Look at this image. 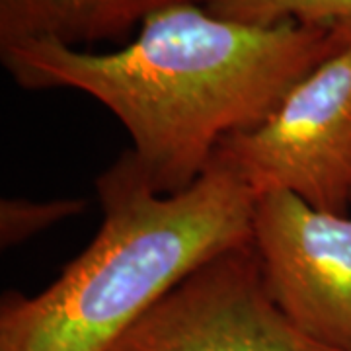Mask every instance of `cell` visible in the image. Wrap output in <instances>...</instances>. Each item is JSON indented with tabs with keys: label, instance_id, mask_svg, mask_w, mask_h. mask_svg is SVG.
<instances>
[{
	"label": "cell",
	"instance_id": "7a4b0ae2",
	"mask_svg": "<svg viewBox=\"0 0 351 351\" xmlns=\"http://www.w3.org/2000/svg\"><path fill=\"white\" fill-rule=\"evenodd\" d=\"M96 189L101 223L86 248L38 295H2L0 351H106L201 263L252 242L256 195L221 168L160 195L125 151Z\"/></svg>",
	"mask_w": 351,
	"mask_h": 351
},
{
	"label": "cell",
	"instance_id": "6da1fadb",
	"mask_svg": "<svg viewBox=\"0 0 351 351\" xmlns=\"http://www.w3.org/2000/svg\"><path fill=\"white\" fill-rule=\"evenodd\" d=\"M348 43L330 27L246 24L186 2L152 14L117 51L27 41L0 49V59L25 90L69 88L106 106L149 186L176 195L205 174L223 138L262 123Z\"/></svg>",
	"mask_w": 351,
	"mask_h": 351
},
{
	"label": "cell",
	"instance_id": "277c9868",
	"mask_svg": "<svg viewBox=\"0 0 351 351\" xmlns=\"http://www.w3.org/2000/svg\"><path fill=\"white\" fill-rule=\"evenodd\" d=\"M106 351H326L301 336L263 285L252 242L166 291Z\"/></svg>",
	"mask_w": 351,
	"mask_h": 351
},
{
	"label": "cell",
	"instance_id": "52a82bcc",
	"mask_svg": "<svg viewBox=\"0 0 351 351\" xmlns=\"http://www.w3.org/2000/svg\"><path fill=\"white\" fill-rule=\"evenodd\" d=\"M209 12L246 24L297 22L330 27L351 38V0H205Z\"/></svg>",
	"mask_w": 351,
	"mask_h": 351
},
{
	"label": "cell",
	"instance_id": "ba28073f",
	"mask_svg": "<svg viewBox=\"0 0 351 351\" xmlns=\"http://www.w3.org/2000/svg\"><path fill=\"white\" fill-rule=\"evenodd\" d=\"M80 197L34 201L24 197H8L0 201V244L12 248L25 240L45 232L51 226L73 219L86 209Z\"/></svg>",
	"mask_w": 351,
	"mask_h": 351
},
{
	"label": "cell",
	"instance_id": "3957f363",
	"mask_svg": "<svg viewBox=\"0 0 351 351\" xmlns=\"http://www.w3.org/2000/svg\"><path fill=\"white\" fill-rule=\"evenodd\" d=\"M258 197L285 191L351 215V43L313 69L262 123L232 133L211 164Z\"/></svg>",
	"mask_w": 351,
	"mask_h": 351
},
{
	"label": "cell",
	"instance_id": "8992f818",
	"mask_svg": "<svg viewBox=\"0 0 351 351\" xmlns=\"http://www.w3.org/2000/svg\"><path fill=\"white\" fill-rule=\"evenodd\" d=\"M205 0H0V49L27 41L69 47L129 36L152 14Z\"/></svg>",
	"mask_w": 351,
	"mask_h": 351
},
{
	"label": "cell",
	"instance_id": "5b68a950",
	"mask_svg": "<svg viewBox=\"0 0 351 351\" xmlns=\"http://www.w3.org/2000/svg\"><path fill=\"white\" fill-rule=\"evenodd\" d=\"M252 248L277 311L326 351H351V215L279 191L256 199Z\"/></svg>",
	"mask_w": 351,
	"mask_h": 351
}]
</instances>
